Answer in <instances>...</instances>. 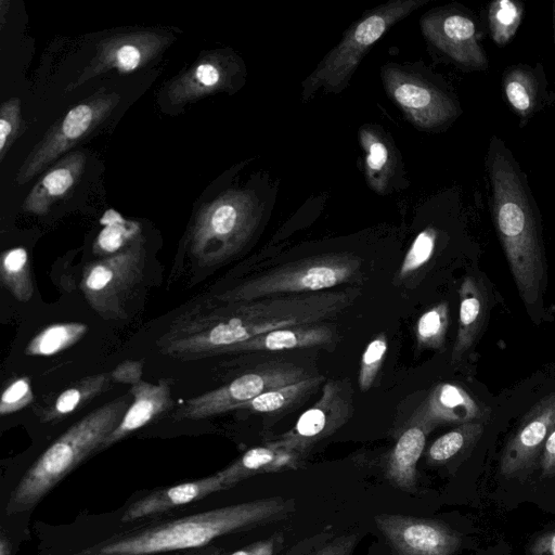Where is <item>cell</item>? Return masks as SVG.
<instances>
[{"label":"cell","mask_w":555,"mask_h":555,"mask_svg":"<svg viewBox=\"0 0 555 555\" xmlns=\"http://www.w3.org/2000/svg\"><path fill=\"white\" fill-rule=\"evenodd\" d=\"M553 38H554V49H555V3L553 5Z\"/></svg>","instance_id":"f6af8a7d"},{"label":"cell","mask_w":555,"mask_h":555,"mask_svg":"<svg viewBox=\"0 0 555 555\" xmlns=\"http://www.w3.org/2000/svg\"><path fill=\"white\" fill-rule=\"evenodd\" d=\"M86 155L76 151L59 159L38 180L26 196L22 209L37 216L46 215L53 204L65 197L80 179Z\"/></svg>","instance_id":"ffe728a7"},{"label":"cell","mask_w":555,"mask_h":555,"mask_svg":"<svg viewBox=\"0 0 555 555\" xmlns=\"http://www.w3.org/2000/svg\"><path fill=\"white\" fill-rule=\"evenodd\" d=\"M120 101L118 93L99 91L72 107L27 155L15 182L24 184L104 121Z\"/></svg>","instance_id":"30bf717a"},{"label":"cell","mask_w":555,"mask_h":555,"mask_svg":"<svg viewBox=\"0 0 555 555\" xmlns=\"http://www.w3.org/2000/svg\"><path fill=\"white\" fill-rule=\"evenodd\" d=\"M525 12L521 1L495 0L487 9V26L491 40L500 48L515 37Z\"/></svg>","instance_id":"4dcf8cb0"},{"label":"cell","mask_w":555,"mask_h":555,"mask_svg":"<svg viewBox=\"0 0 555 555\" xmlns=\"http://www.w3.org/2000/svg\"><path fill=\"white\" fill-rule=\"evenodd\" d=\"M502 96L525 127L531 118L552 103V93L542 63H517L507 66L501 78Z\"/></svg>","instance_id":"e0dca14e"},{"label":"cell","mask_w":555,"mask_h":555,"mask_svg":"<svg viewBox=\"0 0 555 555\" xmlns=\"http://www.w3.org/2000/svg\"><path fill=\"white\" fill-rule=\"evenodd\" d=\"M171 40L166 34L147 30L106 37L98 43L94 56L65 91L77 89L109 70L130 73L141 68L164 51Z\"/></svg>","instance_id":"4fadbf2b"},{"label":"cell","mask_w":555,"mask_h":555,"mask_svg":"<svg viewBox=\"0 0 555 555\" xmlns=\"http://www.w3.org/2000/svg\"><path fill=\"white\" fill-rule=\"evenodd\" d=\"M358 540V534L341 535L318 548L311 555H350Z\"/></svg>","instance_id":"60d3db41"},{"label":"cell","mask_w":555,"mask_h":555,"mask_svg":"<svg viewBox=\"0 0 555 555\" xmlns=\"http://www.w3.org/2000/svg\"><path fill=\"white\" fill-rule=\"evenodd\" d=\"M362 261L347 253L304 258L269 270L217 295L220 302L250 301L270 296L335 288L360 272Z\"/></svg>","instance_id":"8992f818"},{"label":"cell","mask_w":555,"mask_h":555,"mask_svg":"<svg viewBox=\"0 0 555 555\" xmlns=\"http://www.w3.org/2000/svg\"><path fill=\"white\" fill-rule=\"evenodd\" d=\"M421 29L428 43L460 69L488 70L489 57L481 44L482 30L467 8L459 4L436 8L422 16Z\"/></svg>","instance_id":"8fae6325"},{"label":"cell","mask_w":555,"mask_h":555,"mask_svg":"<svg viewBox=\"0 0 555 555\" xmlns=\"http://www.w3.org/2000/svg\"><path fill=\"white\" fill-rule=\"evenodd\" d=\"M323 379V376L310 375L298 382L268 390L244 404L240 410L256 413H275L284 411L311 393Z\"/></svg>","instance_id":"83f0119b"},{"label":"cell","mask_w":555,"mask_h":555,"mask_svg":"<svg viewBox=\"0 0 555 555\" xmlns=\"http://www.w3.org/2000/svg\"><path fill=\"white\" fill-rule=\"evenodd\" d=\"M488 204L493 227L522 300L533 304L545 275L541 214L528 177L496 134L485 156Z\"/></svg>","instance_id":"6da1fadb"},{"label":"cell","mask_w":555,"mask_h":555,"mask_svg":"<svg viewBox=\"0 0 555 555\" xmlns=\"http://www.w3.org/2000/svg\"><path fill=\"white\" fill-rule=\"evenodd\" d=\"M483 416V409L464 388L440 383L415 409L406 425L418 424L430 433L439 425L478 422Z\"/></svg>","instance_id":"ac0fdd59"},{"label":"cell","mask_w":555,"mask_h":555,"mask_svg":"<svg viewBox=\"0 0 555 555\" xmlns=\"http://www.w3.org/2000/svg\"><path fill=\"white\" fill-rule=\"evenodd\" d=\"M358 138L364 153L367 185L377 194L389 193L399 167V156L391 139L383 128L372 124L361 126Z\"/></svg>","instance_id":"44dd1931"},{"label":"cell","mask_w":555,"mask_h":555,"mask_svg":"<svg viewBox=\"0 0 555 555\" xmlns=\"http://www.w3.org/2000/svg\"><path fill=\"white\" fill-rule=\"evenodd\" d=\"M555 101V93H552V102Z\"/></svg>","instance_id":"7dc6e473"},{"label":"cell","mask_w":555,"mask_h":555,"mask_svg":"<svg viewBox=\"0 0 555 555\" xmlns=\"http://www.w3.org/2000/svg\"><path fill=\"white\" fill-rule=\"evenodd\" d=\"M130 397H118L91 411L63 433L23 475L8 500L5 512L31 509L59 481L95 451L119 425Z\"/></svg>","instance_id":"3957f363"},{"label":"cell","mask_w":555,"mask_h":555,"mask_svg":"<svg viewBox=\"0 0 555 555\" xmlns=\"http://www.w3.org/2000/svg\"><path fill=\"white\" fill-rule=\"evenodd\" d=\"M540 463L543 477L555 475V429L551 433L543 446Z\"/></svg>","instance_id":"b9f144b4"},{"label":"cell","mask_w":555,"mask_h":555,"mask_svg":"<svg viewBox=\"0 0 555 555\" xmlns=\"http://www.w3.org/2000/svg\"><path fill=\"white\" fill-rule=\"evenodd\" d=\"M263 206L254 192L231 189L198 210L189 247L203 267L219 264L237 254L250 240L262 218Z\"/></svg>","instance_id":"277c9868"},{"label":"cell","mask_w":555,"mask_h":555,"mask_svg":"<svg viewBox=\"0 0 555 555\" xmlns=\"http://www.w3.org/2000/svg\"><path fill=\"white\" fill-rule=\"evenodd\" d=\"M449 326V306L441 301L417 319L415 337L418 348L440 349L444 345Z\"/></svg>","instance_id":"836d02e7"},{"label":"cell","mask_w":555,"mask_h":555,"mask_svg":"<svg viewBox=\"0 0 555 555\" xmlns=\"http://www.w3.org/2000/svg\"><path fill=\"white\" fill-rule=\"evenodd\" d=\"M294 511V500H254L115 535L79 555H152L201 547L221 535L281 520Z\"/></svg>","instance_id":"7a4b0ae2"},{"label":"cell","mask_w":555,"mask_h":555,"mask_svg":"<svg viewBox=\"0 0 555 555\" xmlns=\"http://www.w3.org/2000/svg\"><path fill=\"white\" fill-rule=\"evenodd\" d=\"M554 429L555 391L539 400L521 418L502 452L501 474L512 477L529 468Z\"/></svg>","instance_id":"2e32d148"},{"label":"cell","mask_w":555,"mask_h":555,"mask_svg":"<svg viewBox=\"0 0 555 555\" xmlns=\"http://www.w3.org/2000/svg\"><path fill=\"white\" fill-rule=\"evenodd\" d=\"M310 376L287 362L260 364L232 382L186 400L172 414L175 421H196L240 410L259 395Z\"/></svg>","instance_id":"9c48e42d"},{"label":"cell","mask_w":555,"mask_h":555,"mask_svg":"<svg viewBox=\"0 0 555 555\" xmlns=\"http://www.w3.org/2000/svg\"><path fill=\"white\" fill-rule=\"evenodd\" d=\"M204 555H220V551H217V550L210 551V552H208V553H206Z\"/></svg>","instance_id":"bcb514c9"},{"label":"cell","mask_w":555,"mask_h":555,"mask_svg":"<svg viewBox=\"0 0 555 555\" xmlns=\"http://www.w3.org/2000/svg\"><path fill=\"white\" fill-rule=\"evenodd\" d=\"M531 555H555V531L538 537L530 545Z\"/></svg>","instance_id":"7bdbcfd3"},{"label":"cell","mask_w":555,"mask_h":555,"mask_svg":"<svg viewBox=\"0 0 555 555\" xmlns=\"http://www.w3.org/2000/svg\"><path fill=\"white\" fill-rule=\"evenodd\" d=\"M304 455L278 448L267 442L264 446L247 450L229 466L220 470L229 488L257 475L298 469Z\"/></svg>","instance_id":"d4e9b609"},{"label":"cell","mask_w":555,"mask_h":555,"mask_svg":"<svg viewBox=\"0 0 555 555\" xmlns=\"http://www.w3.org/2000/svg\"><path fill=\"white\" fill-rule=\"evenodd\" d=\"M437 236V230L433 227L425 228L415 236L399 268L400 279H405L418 271L430 260L436 248Z\"/></svg>","instance_id":"e575fe53"},{"label":"cell","mask_w":555,"mask_h":555,"mask_svg":"<svg viewBox=\"0 0 555 555\" xmlns=\"http://www.w3.org/2000/svg\"><path fill=\"white\" fill-rule=\"evenodd\" d=\"M388 96L417 128L436 131L451 126L462 114L457 98L446 87L398 64L380 69Z\"/></svg>","instance_id":"52a82bcc"},{"label":"cell","mask_w":555,"mask_h":555,"mask_svg":"<svg viewBox=\"0 0 555 555\" xmlns=\"http://www.w3.org/2000/svg\"><path fill=\"white\" fill-rule=\"evenodd\" d=\"M111 375L86 376L62 391L54 402L42 411L41 422H56L75 413L108 386Z\"/></svg>","instance_id":"4316f807"},{"label":"cell","mask_w":555,"mask_h":555,"mask_svg":"<svg viewBox=\"0 0 555 555\" xmlns=\"http://www.w3.org/2000/svg\"><path fill=\"white\" fill-rule=\"evenodd\" d=\"M429 433L418 424H408L388 453L385 466L386 478L402 491L414 492L416 465L421 459Z\"/></svg>","instance_id":"484cf974"},{"label":"cell","mask_w":555,"mask_h":555,"mask_svg":"<svg viewBox=\"0 0 555 555\" xmlns=\"http://www.w3.org/2000/svg\"><path fill=\"white\" fill-rule=\"evenodd\" d=\"M87 332L88 325L80 322L51 324L30 339L24 352L27 356H52L75 345Z\"/></svg>","instance_id":"f1b7e54d"},{"label":"cell","mask_w":555,"mask_h":555,"mask_svg":"<svg viewBox=\"0 0 555 555\" xmlns=\"http://www.w3.org/2000/svg\"><path fill=\"white\" fill-rule=\"evenodd\" d=\"M129 392L133 400L119 425L107 437L103 449L142 428L172 405L170 386L165 379L158 384L140 380Z\"/></svg>","instance_id":"603a6c76"},{"label":"cell","mask_w":555,"mask_h":555,"mask_svg":"<svg viewBox=\"0 0 555 555\" xmlns=\"http://www.w3.org/2000/svg\"><path fill=\"white\" fill-rule=\"evenodd\" d=\"M34 400V393L29 379L20 377L10 383L3 390L0 400V414L8 415L15 413Z\"/></svg>","instance_id":"74e56055"},{"label":"cell","mask_w":555,"mask_h":555,"mask_svg":"<svg viewBox=\"0 0 555 555\" xmlns=\"http://www.w3.org/2000/svg\"><path fill=\"white\" fill-rule=\"evenodd\" d=\"M352 390L343 382L331 379L320 399L297 420L295 425L269 443L306 455L318 442L332 436L352 416Z\"/></svg>","instance_id":"7c38bea8"},{"label":"cell","mask_w":555,"mask_h":555,"mask_svg":"<svg viewBox=\"0 0 555 555\" xmlns=\"http://www.w3.org/2000/svg\"><path fill=\"white\" fill-rule=\"evenodd\" d=\"M335 332L324 323L284 327L221 349L218 353L284 351L326 346L335 340Z\"/></svg>","instance_id":"7402d4cb"},{"label":"cell","mask_w":555,"mask_h":555,"mask_svg":"<svg viewBox=\"0 0 555 555\" xmlns=\"http://www.w3.org/2000/svg\"><path fill=\"white\" fill-rule=\"evenodd\" d=\"M388 350L385 333L378 334L365 347L358 375V384L362 391L369 390L375 382Z\"/></svg>","instance_id":"d590c367"},{"label":"cell","mask_w":555,"mask_h":555,"mask_svg":"<svg viewBox=\"0 0 555 555\" xmlns=\"http://www.w3.org/2000/svg\"><path fill=\"white\" fill-rule=\"evenodd\" d=\"M21 101L12 98L0 106V160H3L13 142L23 131Z\"/></svg>","instance_id":"8d00e7d4"},{"label":"cell","mask_w":555,"mask_h":555,"mask_svg":"<svg viewBox=\"0 0 555 555\" xmlns=\"http://www.w3.org/2000/svg\"><path fill=\"white\" fill-rule=\"evenodd\" d=\"M483 425L480 422H470L459 425L456 428L437 438L426 453L430 465L444 464L465 448L473 444L481 436Z\"/></svg>","instance_id":"d6a6232c"},{"label":"cell","mask_w":555,"mask_h":555,"mask_svg":"<svg viewBox=\"0 0 555 555\" xmlns=\"http://www.w3.org/2000/svg\"><path fill=\"white\" fill-rule=\"evenodd\" d=\"M144 262L140 235L118 253L86 266L80 287L90 307L106 320L125 318V304L142 278Z\"/></svg>","instance_id":"ba28073f"},{"label":"cell","mask_w":555,"mask_h":555,"mask_svg":"<svg viewBox=\"0 0 555 555\" xmlns=\"http://www.w3.org/2000/svg\"><path fill=\"white\" fill-rule=\"evenodd\" d=\"M374 521L399 555H453L461 545L460 535L435 519L379 514Z\"/></svg>","instance_id":"5bb4252c"},{"label":"cell","mask_w":555,"mask_h":555,"mask_svg":"<svg viewBox=\"0 0 555 555\" xmlns=\"http://www.w3.org/2000/svg\"><path fill=\"white\" fill-rule=\"evenodd\" d=\"M142 361L126 360L119 363L109 374L111 378L117 383L135 385L141 380Z\"/></svg>","instance_id":"ab89813d"},{"label":"cell","mask_w":555,"mask_h":555,"mask_svg":"<svg viewBox=\"0 0 555 555\" xmlns=\"http://www.w3.org/2000/svg\"><path fill=\"white\" fill-rule=\"evenodd\" d=\"M220 472L201 479L154 490L133 502L125 511L121 521L129 522L167 512L228 489Z\"/></svg>","instance_id":"d6986e66"},{"label":"cell","mask_w":555,"mask_h":555,"mask_svg":"<svg viewBox=\"0 0 555 555\" xmlns=\"http://www.w3.org/2000/svg\"><path fill=\"white\" fill-rule=\"evenodd\" d=\"M429 0H391L367 11L345 31L341 40L304 80L301 100L307 102L322 90L339 93L349 83L370 49L391 26Z\"/></svg>","instance_id":"5b68a950"},{"label":"cell","mask_w":555,"mask_h":555,"mask_svg":"<svg viewBox=\"0 0 555 555\" xmlns=\"http://www.w3.org/2000/svg\"><path fill=\"white\" fill-rule=\"evenodd\" d=\"M0 276L2 284L20 301H28L34 294L27 250L14 247L1 255Z\"/></svg>","instance_id":"f546056e"},{"label":"cell","mask_w":555,"mask_h":555,"mask_svg":"<svg viewBox=\"0 0 555 555\" xmlns=\"http://www.w3.org/2000/svg\"><path fill=\"white\" fill-rule=\"evenodd\" d=\"M11 552H12V544H11L10 540L4 534H1L0 555H11Z\"/></svg>","instance_id":"ee69618b"},{"label":"cell","mask_w":555,"mask_h":555,"mask_svg":"<svg viewBox=\"0 0 555 555\" xmlns=\"http://www.w3.org/2000/svg\"><path fill=\"white\" fill-rule=\"evenodd\" d=\"M284 535L283 533H274L268 539H263L251 544H248L230 555H276L283 547Z\"/></svg>","instance_id":"f35d334b"},{"label":"cell","mask_w":555,"mask_h":555,"mask_svg":"<svg viewBox=\"0 0 555 555\" xmlns=\"http://www.w3.org/2000/svg\"><path fill=\"white\" fill-rule=\"evenodd\" d=\"M459 326L451 360L457 362L473 347L486 324L489 298L485 285L466 275L460 287Z\"/></svg>","instance_id":"cb8c5ba5"},{"label":"cell","mask_w":555,"mask_h":555,"mask_svg":"<svg viewBox=\"0 0 555 555\" xmlns=\"http://www.w3.org/2000/svg\"><path fill=\"white\" fill-rule=\"evenodd\" d=\"M242 69L241 62L234 53L224 50L212 51L167 85V99L172 105H184L229 89L233 87V81Z\"/></svg>","instance_id":"9a60e30c"},{"label":"cell","mask_w":555,"mask_h":555,"mask_svg":"<svg viewBox=\"0 0 555 555\" xmlns=\"http://www.w3.org/2000/svg\"><path fill=\"white\" fill-rule=\"evenodd\" d=\"M101 222L103 228L94 243V251L106 257L118 253L141 235L138 222L126 220L113 209L103 215Z\"/></svg>","instance_id":"1f68e13d"}]
</instances>
